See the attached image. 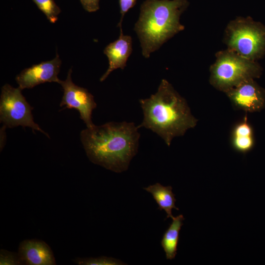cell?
<instances>
[{
    "instance_id": "obj_1",
    "label": "cell",
    "mask_w": 265,
    "mask_h": 265,
    "mask_svg": "<svg viewBox=\"0 0 265 265\" xmlns=\"http://www.w3.org/2000/svg\"><path fill=\"white\" fill-rule=\"evenodd\" d=\"M138 129L133 122H109L82 130L80 139L92 162L121 173L127 170L137 153Z\"/></svg>"
},
{
    "instance_id": "obj_2",
    "label": "cell",
    "mask_w": 265,
    "mask_h": 265,
    "mask_svg": "<svg viewBox=\"0 0 265 265\" xmlns=\"http://www.w3.org/2000/svg\"><path fill=\"white\" fill-rule=\"evenodd\" d=\"M139 102L143 119L137 128L151 130L168 147L174 137L183 136L197 125L198 120L186 100L165 79L161 80L155 94Z\"/></svg>"
},
{
    "instance_id": "obj_3",
    "label": "cell",
    "mask_w": 265,
    "mask_h": 265,
    "mask_svg": "<svg viewBox=\"0 0 265 265\" xmlns=\"http://www.w3.org/2000/svg\"><path fill=\"white\" fill-rule=\"evenodd\" d=\"M188 3V0H146L143 2L134 30L145 58H149L151 53L184 29L180 19Z\"/></svg>"
},
{
    "instance_id": "obj_4",
    "label": "cell",
    "mask_w": 265,
    "mask_h": 265,
    "mask_svg": "<svg viewBox=\"0 0 265 265\" xmlns=\"http://www.w3.org/2000/svg\"><path fill=\"white\" fill-rule=\"evenodd\" d=\"M210 70L211 84L225 93L243 81L252 79L256 67L251 60L228 49L216 54V60Z\"/></svg>"
},
{
    "instance_id": "obj_5",
    "label": "cell",
    "mask_w": 265,
    "mask_h": 265,
    "mask_svg": "<svg viewBox=\"0 0 265 265\" xmlns=\"http://www.w3.org/2000/svg\"><path fill=\"white\" fill-rule=\"evenodd\" d=\"M225 41L228 49L252 60L265 46V30L246 18L238 17L227 26Z\"/></svg>"
},
{
    "instance_id": "obj_6",
    "label": "cell",
    "mask_w": 265,
    "mask_h": 265,
    "mask_svg": "<svg viewBox=\"0 0 265 265\" xmlns=\"http://www.w3.org/2000/svg\"><path fill=\"white\" fill-rule=\"evenodd\" d=\"M18 87L15 88L6 83L1 87L0 98V121L6 128L22 126L29 127L34 132L38 131L45 134L39 125L34 121L31 113L33 107L26 101Z\"/></svg>"
},
{
    "instance_id": "obj_7",
    "label": "cell",
    "mask_w": 265,
    "mask_h": 265,
    "mask_svg": "<svg viewBox=\"0 0 265 265\" xmlns=\"http://www.w3.org/2000/svg\"><path fill=\"white\" fill-rule=\"evenodd\" d=\"M70 68L65 80H60L59 84L63 90V95L60 103V106H65L64 109H75L84 122L86 128L92 127L94 124L92 121L93 110L96 108L94 96L86 88L75 84L72 81Z\"/></svg>"
},
{
    "instance_id": "obj_8",
    "label": "cell",
    "mask_w": 265,
    "mask_h": 265,
    "mask_svg": "<svg viewBox=\"0 0 265 265\" xmlns=\"http://www.w3.org/2000/svg\"><path fill=\"white\" fill-rule=\"evenodd\" d=\"M61 61L57 53L51 60L34 64L23 70L16 77L15 80L21 89H31L45 82H57Z\"/></svg>"
},
{
    "instance_id": "obj_9",
    "label": "cell",
    "mask_w": 265,
    "mask_h": 265,
    "mask_svg": "<svg viewBox=\"0 0 265 265\" xmlns=\"http://www.w3.org/2000/svg\"><path fill=\"white\" fill-rule=\"evenodd\" d=\"M233 107L245 112L261 109L264 98L252 79L246 80L225 93Z\"/></svg>"
},
{
    "instance_id": "obj_10",
    "label": "cell",
    "mask_w": 265,
    "mask_h": 265,
    "mask_svg": "<svg viewBox=\"0 0 265 265\" xmlns=\"http://www.w3.org/2000/svg\"><path fill=\"white\" fill-rule=\"evenodd\" d=\"M118 38L107 45L104 50V53L108 60V67L100 79L104 81L114 70L120 68L123 70L127 60L132 51V40L131 36L124 35L122 28H120Z\"/></svg>"
},
{
    "instance_id": "obj_11",
    "label": "cell",
    "mask_w": 265,
    "mask_h": 265,
    "mask_svg": "<svg viewBox=\"0 0 265 265\" xmlns=\"http://www.w3.org/2000/svg\"><path fill=\"white\" fill-rule=\"evenodd\" d=\"M18 253L22 265H56L53 251L42 240L32 239L22 241L19 244Z\"/></svg>"
},
{
    "instance_id": "obj_12",
    "label": "cell",
    "mask_w": 265,
    "mask_h": 265,
    "mask_svg": "<svg viewBox=\"0 0 265 265\" xmlns=\"http://www.w3.org/2000/svg\"><path fill=\"white\" fill-rule=\"evenodd\" d=\"M143 189L152 195L159 206L158 209L165 212L166 217L165 220L168 218L172 219L174 218L172 213V209L178 211L179 209L175 206L176 199L175 194L172 192L171 186H163L157 183Z\"/></svg>"
},
{
    "instance_id": "obj_13",
    "label": "cell",
    "mask_w": 265,
    "mask_h": 265,
    "mask_svg": "<svg viewBox=\"0 0 265 265\" xmlns=\"http://www.w3.org/2000/svg\"><path fill=\"white\" fill-rule=\"evenodd\" d=\"M185 218L183 214L174 217L169 227L165 231L160 244L167 260H173L177 254L180 231Z\"/></svg>"
},
{
    "instance_id": "obj_14",
    "label": "cell",
    "mask_w": 265,
    "mask_h": 265,
    "mask_svg": "<svg viewBox=\"0 0 265 265\" xmlns=\"http://www.w3.org/2000/svg\"><path fill=\"white\" fill-rule=\"evenodd\" d=\"M233 148L243 154L248 152L253 147L252 130L247 122L246 116L234 127L231 135Z\"/></svg>"
},
{
    "instance_id": "obj_15",
    "label": "cell",
    "mask_w": 265,
    "mask_h": 265,
    "mask_svg": "<svg viewBox=\"0 0 265 265\" xmlns=\"http://www.w3.org/2000/svg\"><path fill=\"white\" fill-rule=\"evenodd\" d=\"M38 8L46 15L47 19L52 23L58 20V15L61 12L59 7L54 0H32Z\"/></svg>"
},
{
    "instance_id": "obj_16",
    "label": "cell",
    "mask_w": 265,
    "mask_h": 265,
    "mask_svg": "<svg viewBox=\"0 0 265 265\" xmlns=\"http://www.w3.org/2000/svg\"><path fill=\"white\" fill-rule=\"evenodd\" d=\"M73 261L79 265H120L125 264L119 260L105 256L97 258H77L73 260Z\"/></svg>"
},
{
    "instance_id": "obj_17",
    "label": "cell",
    "mask_w": 265,
    "mask_h": 265,
    "mask_svg": "<svg viewBox=\"0 0 265 265\" xmlns=\"http://www.w3.org/2000/svg\"><path fill=\"white\" fill-rule=\"evenodd\" d=\"M0 265H22L18 253L1 249L0 251Z\"/></svg>"
},
{
    "instance_id": "obj_18",
    "label": "cell",
    "mask_w": 265,
    "mask_h": 265,
    "mask_svg": "<svg viewBox=\"0 0 265 265\" xmlns=\"http://www.w3.org/2000/svg\"><path fill=\"white\" fill-rule=\"evenodd\" d=\"M137 0H119L120 12L121 14L120 20L117 26L122 27L123 18L127 12L132 8L136 3Z\"/></svg>"
},
{
    "instance_id": "obj_19",
    "label": "cell",
    "mask_w": 265,
    "mask_h": 265,
    "mask_svg": "<svg viewBox=\"0 0 265 265\" xmlns=\"http://www.w3.org/2000/svg\"><path fill=\"white\" fill-rule=\"evenodd\" d=\"M100 0H80L83 8L89 12H93L99 9Z\"/></svg>"
}]
</instances>
